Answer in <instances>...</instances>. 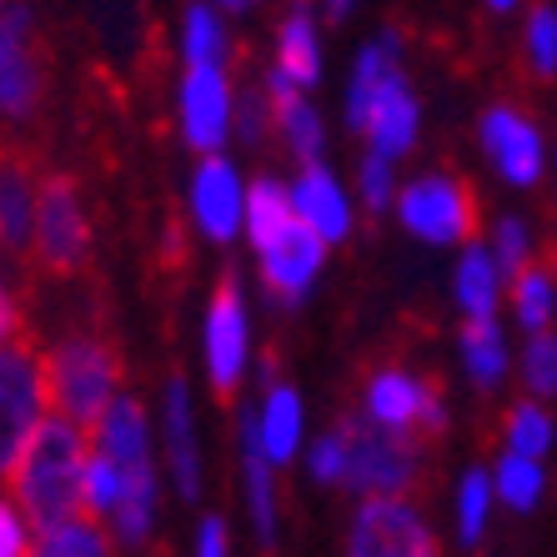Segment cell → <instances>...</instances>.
<instances>
[{"instance_id":"33","label":"cell","mask_w":557,"mask_h":557,"mask_svg":"<svg viewBox=\"0 0 557 557\" xmlns=\"http://www.w3.org/2000/svg\"><path fill=\"white\" fill-rule=\"evenodd\" d=\"M518 376H522V392L537 397V403H553L557 397V332H528L518 351Z\"/></svg>"},{"instance_id":"9","label":"cell","mask_w":557,"mask_h":557,"mask_svg":"<svg viewBox=\"0 0 557 557\" xmlns=\"http://www.w3.org/2000/svg\"><path fill=\"white\" fill-rule=\"evenodd\" d=\"M46 46H40V21L26 0H15L5 21H0V126L15 131L36 121V111L46 106Z\"/></svg>"},{"instance_id":"41","label":"cell","mask_w":557,"mask_h":557,"mask_svg":"<svg viewBox=\"0 0 557 557\" xmlns=\"http://www.w3.org/2000/svg\"><path fill=\"white\" fill-rule=\"evenodd\" d=\"M351 11H357V0H322V15H326V21H347Z\"/></svg>"},{"instance_id":"43","label":"cell","mask_w":557,"mask_h":557,"mask_svg":"<svg viewBox=\"0 0 557 557\" xmlns=\"http://www.w3.org/2000/svg\"><path fill=\"white\" fill-rule=\"evenodd\" d=\"M11 5H15V0H0V21H5V11H11Z\"/></svg>"},{"instance_id":"14","label":"cell","mask_w":557,"mask_h":557,"mask_svg":"<svg viewBox=\"0 0 557 557\" xmlns=\"http://www.w3.org/2000/svg\"><path fill=\"white\" fill-rule=\"evenodd\" d=\"M342 557H437V532L412 497H362Z\"/></svg>"},{"instance_id":"4","label":"cell","mask_w":557,"mask_h":557,"mask_svg":"<svg viewBox=\"0 0 557 557\" xmlns=\"http://www.w3.org/2000/svg\"><path fill=\"white\" fill-rule=\"evenodd\" d=\"M342 442H347V493L362 497H412L428 467V442L412 432H387L367 422L362 412L337 417Z\"/></svg>"},{"instance_id":"31","label":"cell","mask_w":557,"mask_h":557,"mask_svg":"<svg viewBox=\"0 0 557 557\" xmlns=\"http://www.w3.org/2000/svg\"><path fill=\"white\" fill-rule=\"evenodd\" d=\"M111 547H116V537L106 532V522L86 518V512L36 532V557H111Z\"/></svg>"},{"instance_id":"32","label":"cell","mask_w":557,"mask_h":557,"mask_svg":"<svg viewBox=\"0 0 557 557\" xmlns=\"http://www.w3.org/2000/svg\"><path fill=\"white\" fill-rule=\"evenodd\" d=\"M522 61L537 81L557 76V5L553 0H537L522 15Z\"/></svg>"},{"instance_id":"15","label":"cell","mask_w":557,"mask_h":557,"mask_svg":"<svg viewBox=\"0 0 557 557\" xmlns=\"http://www.w3.org/2000/svg\"><path fill=\"white\" fill-rule=\"evenodd\" d=\"M156 442H161V467H166L171 493L182 503H196L207 487V462H201V417L186 376H166L161 403H156Z\"/></svg>"},{"instance_id":"7","label":"cell","mask_w":557,"mask_h":557,"mask_svg":"<svg viewBox=\"0 0 557 557\" xmlns=\"http://www.w3.org/2000/svg\"><path fill=\"white\" fill-rule=\"evenodd\" d=\"M257 362V326H251V297L236 276H221L201 307V372L216 397H236L247 387Z\"/></svg>"},{"instance_id":"44","label":"cell","mask_w":557,"mask_h":557,"mask_svg":"<svg viewBox=\"0 0 557 557\" xmlns=\"http://www.w3.org/2000/svg\"><path fill=\"white\" fill-rule=\"evenodd\" d=\"M232 5H257V0H232Z\"/></svg>"},{"instance_id":"8","label":"cell","mask_w":557,"mask_h":557,"mask_svg":"<svg viewBox=\"0 0 557 557\" xmlns=\"http://www.w3.org/2000/svg\"><path fill=\"white\" fill-rule=\"evenodd\" d=\"M357 412L367 422L387 432H412V437H442L447 432V403L432 376H422L407 362H382L362 376V397H357Z\"/></svg>"},{"instance_id":"29","label":"cell","mask_w":557,"mask_h":557,"mask_svg":"<svg viewBox=\"0 0 557 557\" xmlns=\"http://www.w3.org/2000/svg\"><path fill=\"white\" fill-rule=\"evenodd\" d=\"M493 487L507 512H532L547 497V462L543 457H522V453H497Z\"/></svg>"},{"instance_id":"18","label":"cell","mask_w":557,"mask_h":557,"mask_svg":"<svg viewBox=\"0 0 557 557\" xmlns=\"http://www.w3.org/2000/svg\"><path fill=\"white\" fill-rule=\"evenodd\" d=\"M292 207H297L301 226L322 236L326 247L351 242V232H357V211H362L357 207V191H347V182H342L326 161H317V166H297V176H292Z\"/></svg>"},{"instance_id":"16","label":"cell","mask_w":557,"mask_h":557,"mask_svg":"<svg viewBox=\"0 0 557 557\" xmlns=\"http://www.w3.org/2000/svg\"><path fill=\"white\" fill-rule=\"evenodd\" d=\"M326 242L317 232H307V226H292L286 236H276L272 247L251 251L257 257V282L261 292H267V301H276V307H301V301L317 292V282H322L326 272Z\"/></svg>"},{"instance_id":"25","label":"cell","mask_w":557,"mask_h":557,"mask_svg":"<svg viewBox=\"0 0 557 557\" xmlns=\"http://www.w3.org/2000/svg\"><path fill=\"white\" fill-rule=\"evenodd\" d=\"M221 11L226 5L216 0H191L182 11V36H176L182 65H232V30Z\"/></svg>"},{"instance_id":"39","label":"cell","mask_w":557,"mask_h":557,"mask_svg":"<svg viewBox=\"0 0 557 557\" xmlns=\"http://www.w3.org/2000/svg\"><path fill=\"white\" fill-rule=\"evenodd\" d=\"M191 557H232V528H226V518H216V512H207V518L196 522Z\"/></svg>"},{"instance_id":"24","label":"cell","mask_w":557,"mask_h":557,"mask_svg":"<svg viewBox=\"0 0 557 557\" xmlns=\"http://www.w3.org/2000/svg\"><path fill=\"white\" fill-rule=\"evenodd\" d=\"M457 362H462V376L478 392H497L512 376V367H518L512 342H507V326L497 317L462 322L457 326Z\"/></svg>"},{"instance_id":"1","label":"cell","mask_w":557,"mask_h":557,"mask_svg":"<svg viewBox=\"0 0 557 557\" xmlns=\"http://www.w3.org/2000/svg\"><path fill=\"white\" fill-rule=\"evenodd\" d=\"M342 121L351 136H362V151L387 156L403 166L422 141V101L412 91L403 61V36L376 30L357 61H351L347 91H342Z\"/></svg>"},{"instance_id":"3","label":"cell","mask_w":557,"mask_h":557,"mask_svg":"<svg viewBox=\"0 0 557 557\" xmlns=\"http://www.w3.org/2000/svg\"><path fill=\"white\" fill-rule=\"evenodd\" d=\"M46 376H51L55 417H71L81 428H96L106 407L126 392L121 351L101 332H65L46 347Z\"/></svg>"},{"instance_id":"13","label":"cell","mask_w":557,"mask_h":557,"mask_svg":"<svg viewBox=\"0 0 557 557\" xmlns=\"http://www.w3.org/2000/svg\"><path fill=\"white\" fill-rule=\"evenodd\" d=\"M247 196L251 176L236 166L232 156H201L186 182V221L191 232L211 247H232L236 236L247 232Z\"/></svg>"},{"instance_id":"12","label":"cell","mask_w":557,"mask_h":557,"mask_svg":"<svg viewBox=\"0 0 557 557\" xmlns=\"http://www.w3.org/2000/svg\"><path fill=\"white\" fill-rule=\"evenodd\" d=\"M478 146L487 156V166L503 176L512 191H532V186L547 182L553 171V151H547V136L543 126L532 121V111L522 106H487L478 116Z\"/></svg>"},{"instance_id":"21","label":"cell","mask_w":557,"mask_h":557,"mask_svg":"<svg viewBox=\"0 0 557 557\" xmlns=\"http://www.w3.org/2000/svg\"><path fill=\"white\" fill-rule=\"evenodd\" d=\"M236 442H242V507H247L251 537H257V547L272 553L276 537H282V487H276L282 467L261 453V442L251 437L247 422L236 428Z\"/></svg>"},{"instance_id":"30","label":"cell","mask_w":557,"mask_h":557,"mask_svg":"<svg viewBox=\"0 0 557 557\" xmlns=\"http://www.w3.org/2000/svg\"><path fill=\"white\" fill-rule=\"evenodd\" d=\"M557 447V422L547 412V403L537 397H522L503 412V453H522V457H543Z\"/></svg>"},{"instance_id":"45","label":"cell","mask_w":557,"mask_h":557,"mask_svg":"<svg viewBox=\"0 0 557 557\" xmlns=\"http://www.w3.org/2000/svg\"><path fill=\"white\" fill-rule=\"evenodd\" d=\"M216 5H232V0H216Z\"/></svg>"},{"instance_id":"23","label":"cell","mask_w":557,"mask_h":557,"mask_svg":"<svg viewBox=\"0 0 557 557\" xmlns=\"http://www.w3.org/2000/svg\"><path fill=\"white\" fill-rule=\"evenodd\" d=\"M267 96H272L276 111V141L282 151L297 161V166H317L326 161V116L317 111L311 91H297V86H282V81H261Z\"/></svg>"},{"instance_id":"38","label":"cell","mask_w":557,"mask_h":557,"mask_svg":"<svg viewBox=\"0 0 557 557\" xmlns=\"http://www.w3.org/2000/svg\"><path fill=\"white\" fill-rule=\"evenodd\" d=\"M0 557H36V522L11 493H0Z\"/></svg>"},{"instance_id":"42","label":"cell","mask_w":557,"mask_h":557,"mask_svg":"<svg viewBox=\"0 0 557 557\" xmlns=\"http://www.w3.org/2000/svg\"><path fill=\"white\" fill-rule=\"evenodd\" d=\"M482 5H487V11H493V15H512V11H518V5H522V0H482Z\"/></svg>"},{"instance_id":"5","label":"cell","mask_w":557,"mask_h":557,"mask_svg":"<svg viewBox=\"0 0 557 557\" xmlns=\"http://www.w3.org/2000/svg\"><path fill=\"white\" fill-rule=\"evenodd\" d=\"M397 226L412 242L437 251H462L467 242H478V201L472 186L457 171H417L397 191Z\"/></svg>"},{"instance_id":"28","label":"cell","mask_w":557,"mask_h":557,"mask_svg":"<svg viewBox=\"0 0 557 557\" xmlns=\"http://www.w3.org/2000/svg\"><path fill=\"white\" fill-rule=\"evenodd\" d=\"M507 311H512V322L522 332H547L557 322V272L543 267V261H532L528 272L512 276L507 286Z\"/></svg>"},{"instance_id":"10","label":"cell","mask_w":557,"mask_h":557,"mask_svg":"<svg viewBox=\"0 0 557 557\" xmlns=\"http://www.w3.org/2000/svg\"><path fill=\"white\" fill-rule=\"evenodd\" d=\"M91 207H86V191H81L76 176L51 171L46 176V191H40V211H36V247L30 257L55 276H71L91 261Z\"/></svg>"},{"instance_id":"34","label":"cell","mask_w":557,"mask_h":557,"mask_svg":"<svg viewBox=\"0 0 557 557\" xmlns=\"http://www.w3.org/2000/svg\"><path fill=\"white\" fill-rule=\"evenodd\" d=\"M397 191H403V166L387 161V156L362 151V161H357V207L382 216V211L397 207Z\"/></svg>"},{"instance_id":"40","label":"cell","mask_w":557,"mask_h":557,"mask_svg":"<svg viewBox=\"0 0 557 557\" xmlns=\"http://www.w3.org/2000/svg\"><path fill=\"white\" fill-rule=\"evenodd\" d=\"M15 337H21V301H15V286L5 276V267H0V347Z\"/></svg>"},{"instance_id":"27","label":"cell","mask_w":557,"mask_h":557,"mask_svg":"<svg viewBox=\"0 0 557 557\" xmlns=\"http://www.w3.org/2000/svg\"><path fill=\"white\" fill-rule=\"evenodd\" d=\"M497 487H493V467H467L462 478L453 487V522H457V543L462 547H478L493 528V512H497Z\"/></svg>"},{"instance_id":"19","label":"cell","mask_w":557,"mask_h":557,"mask_svg":"<svg viewBox=\"0 0 557 557\" xmlns=\"http://www.w3.org/2000/svg\"><path fill=\"white\" fill-rule=\"evenodd\" d=\"M40 191H46V171H36L26 151L0 146V257H30Z\"/></svg>"},{"instance_id":"6","label":"cell","mask_w":557,"mask_h":557,"mask_svg":"<svg viewBox=\"0 0 557 557\" xmlns=\"http://www.w3.org/2000/svg\"><path fill=\"white\" fill-rule=\"evenodd\" d=\"M55 417L46 351H36L26 337L0 347V482L15 472L21 453L30 447L46 422Z\"/></svg>"},{"instance_id":"35","label":"cell","mask_w":557,"mask_h":557,"mask_svg":"<svg viewBox=\"0 0 557 557\" xmlns=\"http://www.w3.org/2000/svg\"><path fill=\"white\" fill-rule=\"evenodd\" d=\"M487 247H493V257L503 261V272L507 276H518L528 272L532 261H537V242H532V226L518 216V211H503V216L487 226V236H482Z\"/></svg>"},{"instance_id":"20","label":"cell","mask_w":557,"mask_h":557,"mask_svg":"<svg viewBox=\"0 0 557 557\" xmlns=\"http://www.w3.org/2000/svg\"><path fill=\"white\" fill-rule=\"evenodd\" d=\"M326 76V51H322V26L307 5H292L276 26V51H272V71L267 81L297 86V91H317Z\"/></svg>"},{"instance_id":"37","label":"cell","mask_w":557,"mask_h":557,"mask_svg":"<svg viewBox=\"0 0 557 557\" xmlns=\"http://www.w3.org/2000/svg\"><path fill=\"white\" fill-rule=\"evenodd\" d=\"M276 136V111L267 86H242L236 91V141L242 146H267Z\"/></svg>"},{"instance_id":"26","label":"cell","mask_w":557,"mask_h":557,"mask_svg":"<svg viewBox=\"0 0 557 557\" xmlns=\"http://www.w3.org/2000/svg\"><path fill=\"white\" fill-rule=\"evenodd\" d=\"M297 221L301 216H297V207H292V182H282V176H251L247 232H242V242H247L251 251L272 247L276 236H286Z\"/></svg>"},{"instance_id":"11","label":"cell","mask_w":557,"mask_h":557,"mask_svg":"<svg viewBox=\"0 0 557 557\" xmlns=\"http://www.w3.org/2000/svg\"><path fill=\"white\" fill-rule=\"evenodd\" d=\"M176 131L191 156H221L236 136L232 65H182L176 81Z\"/></svg>"},{"instance_id":"22","label":"cell","mask_w":557,"mask_h":557,"mask_svg":"<svg viewBox=\"0 0 557 557\" xmlns=\"http://www.w3.org/2000/svg\"><path fill=\"white\" fill-rule=\"evenodd\" d=\"M507 286L512 276L503 272V261L493 257L487 242H467L453 261V301L462 311V322H482V317H497L507 307Z\"/></svg>"},{"instance_id":"17","label":"cell","mask_w":557,"mask_h":557,"mask_svg":"<svg viewBox=\"0 0 557 557\" xmlns=\"http://www.w3.org/2000/svg\"><path fill=\"white\" fill-rule=\"evenodd\" d=\"M242 422L251 428V437L261 442V453L272 457L276 467H292L307 453V407H301V392L292 382L276 376L272 362H261V397L242 412Z\"/></svg>"},{"instance_id":"2","label":"cell","mask_w":557,"mask_h":557,"mask_svg":"<svg viewBox=\"0 0 557 557\" xmlns=\"http://www.w3.org/2000/svg\"><path fill=\"white\" fill-rule=\"evenodd\" d=\"M86 467H91V428L51 417L5 478V493L21 503L36 532H46L86 512Z\"/></svg>"},{"instance_id":"36","label":"cell","mask_w":557,"mask_h":557,"mask_svg":"<svg viewBox=\"0 0 557 557\" xmlns=\"http://www.w3.org/2000/svg\"><path fill=\"white\" fill-rule=\"evenodd\" d=\"M301 467H307V478L317 482V487H347V442H342L337 422L307 442Z\"/></svg>"}]
</instances>
